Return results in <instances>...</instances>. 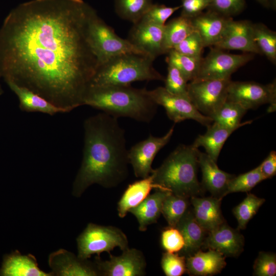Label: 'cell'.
<instances>
[{
    "instance_id": "obj_17",
    "label": "cell",
    "mask_w": 276,
    "mask_h": 276,
    "mask_svg": "<svg viewBox=\"0 0 276 276\" xmlns=\"http://www.w3.org/2000/svg\"><path fill=\"white\" fill-rule=\"evenodd\" d=\"M244 243L239 229L232 228L225 221L208 233L202 247L216 250L225 257H237L243 251Z\"/></svg>"
},
{
    "instance_id": "obj_37",
    "label": "cell",
    "mask_w": 276,
    "mask_h": 276,
    "mask_svg": "<svg viewBox=\"0 0 276 276\" xmlns=\"http://www.w3.org/2000/svg\"><path fill=\"white\" fill-rule=\"evenodd\" d=\"M186 258L178 253L166 252L162 255L161 266L167 276H181L186 272Z\"/></svg>"
},
{
    "instance_id": "obj_34",
    "label": "cell",
    "mask_w": 276,
    "mask_h": 276,
    "mask_svg": "<svg viewBox=\"0 0 276 276\" xmlns=\"http://www.w3.org/2000/svg\"><path fill=\"white\" fill-rule=\"evenodd\" d=\"M265 199L247 193L246 197L233 209V213L238 222V229H244L251 218L256 214Z\"/></svg>"
},
{
    "instance_id": "obj_12",
    "label": "cell",
    "mask_w": 276,
    "mask_h": 276,
    "mask_svg": "<svg viewBox=\"0 0 276 276\" xmlns=\"http://www.w3.org/2000/svg\"><path fill=\"white\" fill-rule=\"evenodd\" d=\"M174 128L173 126L161 137L150 134L146 139L135 144L128 150L129 163L132 166L135 177L144 178L152 173L153 160L159 150L170 141Z\"/></svg>"
},
{
    "instance_id": "obj_35",
    "label": "cell",
    "mask_w": 276,
    "mask_h": 276,
    "mask_svg": "<svg viewBox=\"0 0 276 276\" xmlns=\"http://www.w3.org/2000/svg\"><path fill=\"white\" fill-rule=\"evenodd\" d=\"M265 179L259 165L246 173L235 175L229 182L226 195L235 192H248Z\"/></svg>"
},
{
    "instance_id": "obj_25",
    "label": "cell",
    "mask_w": 276,
    "mask_h": 276,
    "mask_svg": "<svg viewBox=\"0 0 276 276\" xmlns=\"http://www.w3.org/2000/svg\"><path fill=\"white\" fill-rule=\"evenodd\" d=\"M10 89L19 100V107L26 112H39L53 116L58 113H65L63 108L57 106L45 98L25 87L12 82H6Z\"/></svg>"
},
{
    "instance_id": "obj_31",
    "label": "cell",
    "mask_w": 276,
    "mask_h": 276,
    "mask_svg": "<svg viewBox=\"0 0 276 276\" xmlns=\"http://www.w3.org/2000/svg\"><path fill=\"white\" fill-rule=\"evenodd\" d=\"M153 4V0H114V8L119 17L134 24L141 20Z\"/></svg>"
},
{
    "instance_id": "obj_6",
    "label": "cell",
    "mask_w": 276,
    "mask_h": 276,
    "mask_svg": "<svg viewBox=\"0 0 276 276\" xmlns=\"http://www.w3.org/2000/svg\"><path fill=\"white\" fill-rule=\"evenodd\" d=\"M88 36L89 44L97 58L98 66L110 59L123 54L148 55L128 39L122 38L116 34L98 15L96 10L92 14L89 22Z\"/></svg>"
},
{
    "instance_id": "obj_3",
    "label": "cell",
    "mask_w": 276,
    "mask_h": 276,
    "mask_svg": "<svg viewBox=\"0 0 276 276\" xmlns=\"http://www.w3.org/2000/svg\"><path fill=\"white\" fill-rule=\"evenodd\" d=\"M84 105L101 110L117 118L128 117L145 123L153 119L157 108L146 88H136L130 85L90 87Z\"/></svg>"
},
{
    "instance_id": "obj_19",
    "label": "cell",
    "mask_w": 276,
    "mask_h": 276,
    "mask_svg": "<svg viewBox=\"0 0 276 276\" xmlns=\"http://www.w3.org/2000/svg\"><path fill=\"white\" fill-rule=\"evenodd\" d=\"M198 165L202 172L201 185L212 196L222 199L226 196L227 187L235 175L220 170L217 163L206 153L199 152Z\"/></svg>"
},
{
    "instance_id": "obj_23",
    "label": "cell",
    "mask_w": 276,
    "mask_h": 276,
    "mask_svg": "<svg viewBox=\"0 0 276 276\" xmlns=\"http://www.w3.org/2000/svg\"><path fill=\"white\" fill-rule=\"evenodd\" d=\"M171 193L167 190L155 189L154 193L149 194L139 205L129 210L128 212L136 218L140 231H146L149 225L157 222L162 214L163 201Z\"/></svg>"
},
{
    "instance_id": "obj_42",
    "label": "cell",
    "mask_w": 276,
    "mask_h": 276,
    "mask_svg": "<svg viewBox=\"0 0 276 276\" xmlns=\"http://www.w3.org/2000/svg\"><path fill=\"white\" fill-rule=\"evenodd\" d=\"M204 48L201 37L196 31H194L173 49L189 56L201 58Z\"/></svg>"
},
{
    "instance_id": "obj_38",
    "label": "cell",
    "mask_w": 276,
    "mask_h": 276,
    "mask_svg": "<svg viewBox=\"0 0 276 276\" xmlns=\"http://www.w3.org/2000/svg\"><path fill=\"white\" fill-rule=\"evenodd\" d=\"M160 244L166 252L178 253L185 246L183 237L176 227L169 226L161 233Z\"/></svg>"
},
{
    "instance_id": "obj_8",
    "label": "cell",
    "mask_w": 276,
    "mask_h": 276,
    "mask_svg": "<svg viewBox=\"0 0 276 276\" xmlns=\"http://www.w3.org/2000/svg\"><path fill=\"white\" fill-rule=\"evenodd\" d=\"M231 81L196 79L189 82V98L201 114L211 118L226 100Z\"/></svg>"
},
{
    "instance_id": "obj_4",
    "label": "cell",
    "mask_w": 276,
    "mask_h": 276,
    "mask_svg": "<svg viewBox=\"0 0 276 276\" xmlns=\"http://www.w3.org/2000/svg\"><path fill=\"white\" fill-rule=\"evenodd\" d=\"M198 148L192 145L178 146L151 174L153 183L172 194L190 198L204 190L198 179Z\"/></svg>"
},
{
    "instance_id": "obj_41",
    "label": "cell",
    "mask_w": 276,
    "mask_h": 276,
    "mask_svg": "<svg viewBox=\"0 0 276 276\" xmlns=\"http://www.w3.org/2000/svg\"><path fill=\"white\" fill-rule=\"evenodd\" d=\"M254 275L274 276L276 274V255L275 253L260 251L255 261Z\"/></svg>"
},
{
    "instance_id": "obj_45",
    "label": "cell",
    "mask_w": 276,
    "mask_h": 276,
    "mask_svg": "<svg viewBox=\"0 0 276 276\" xmlns=\"http://www.w3.org/2000/svg\"><path fill=\"white\" fill-rule=\"evenodd\" d=\"M262 6L273 10L276 8V0H256Z\"/></svg>"
},
{
    "instance_id": "obj_26",
    "label": "cell",
    "mask_w": 276,
    "mask_h": 276,
    "mask_svg": "<svg viewBox=\"0 0 276 276\" xmlns=\"http://www.w3.org/2000/svg\"><path fill=\"white\" fill-rule=\"evenodd\" d=\"M153 189H161L153 183L151 174L129 185L118 202L119 216L122 218L125 217L129 210L142 202Z\"/></svg>"
},
{
    "instance_id": "obj_15",
    "label": "cell",
    "mask_w": 276,
    "mask_h": 276,
    "mask_svg": "<svg viewBox=\"0 0 276 276\" xmlns=\"http://www.w3.org/2000/svg\"><path fill=\"white\" fill-rule=\"evenodd\" d=\"M164 26L140 20L131 29L128 39L154 60L165 54Z\"/></svg>"
},
{
    "instance_id": "obj_9",
    "label": "cell",
    "mask_w": 276,
    "mask_h": 276,
    "mask_svg": "<svg viewBox=\"0 0 276 276\" xmlns=\"http://www.w3.org/2000/svg\"><path fill=\"white\" fill-rule=\"evenodd\" d=\"M227 100L238 103L247 110L268 103L269 111H273L276 107V81L263 84L254 81H231Z\"/></svg>"
},
{
    "instance_id": "obj_43",
    "label": "cell",
    "mask_w": 276,
    "mask_h": 276,
    "mask_svg": "<svg viewBox=\"0 0 276 276\" xmlns=\"http://www.w3.org/2000/svg\"><path fill=\"white\" fill-rule=\"evenodd\" d=\"M180 15L193 18L208 8L210 0H181Z\"/></svg>"
},
{
    "instance_id": "obj_22",
    "label": "cell",
    "mask_w": 276,
    "mask_h": 276,
    "mask_svg": "<svg viewBox=\"0 0 276 276\" xmlns=\"http://www.w3.org/2000/svg\"><path fill=\"white\" fill-rule=\"evenodd\" d=\"M1 276H53L52 272L40 269L35 257L29 254L22 255L15 250L5 255L0 269Z\"/></svg>"
},
{
    "instance_id": "obj_46",
    "label": "cell",
    "mask_w": 276,
    "mask_h": 276,
    "mask_svg": "<svg viewBox=\"0 0 276 276\" xmlns=\"http://www.w3.org/2000/svg\"><path fill=\"white\" fill-rule=\"evenodd\" d=\"M0 78H1V77H0ZM3 93H4V90H3V89L2 85H1V82H0V96H1V95H2Z\"/></svg>"
},
{
    "instance_id": "obj_18",
    "label": "cell",
    "mask_w": 276,
    "mask_h": 276,
    "mask_svg": "<svg viewBox=\"0 0 276 276\" xmlns=\"http://www.w3.org/2000/svg\"><path fill=\"white\" fill-rule=\"evenodd\" d=\"M233 17L207 9L192 18L194 30L201 37L204 48L214 47L222 38Z\"/></svg>"
},
{
    "instance_id": "obj_13",
    "label": "cell",
    "mask_w": 276,
    "mask_h": 276,
    "mask_svg": "<svg viewBox=\"0 0 276 276\" xmlns=\"http://www.w3.org/2000/svg\"><path fill=\"white\" fill-rule=\"evenodd\" d=\"M120 256L109 255V260L95 258L101 275L142 276L146 274V261L143 252L135 248H127Z\"/></svg>"
},
{
    "instance_id": "obj_21",
    "label": "cell",
    "mask_w": 276,
    "mask_h": 276,
    "mask_svg": "<svg viewBox=\"0 0 276 276\" xmlns=\"http://www.w3.org/2000/svg\"><path fill=\"white\" fill-rule=\"evenodd\" d=\"M186 272L193 276H210L218 274L225 267V257L220 252L209 249L199 250L186 258Z\"/></svg>"
},
{
    "instance_id": "obj_14",
    "label": "cell",
    "mask_w": 276,
    "mask_h": 276,
    "mask_svg": "<svg viewBox=\"0 0 276 276\" xmlns=\"http://www.w3.org/2000/svg\"><path fill=\"white\" fill-rule=\"evenodd\" d=\"M48 263L54 275H101L95 262L81 259L64 249L52 252L49 255Z\"/></svg>"
},
{
    "instance_id": "obj_40",
    "label": "cell",
    "mask_w": 276,
    "mask_h": 276,
    "mask_svg": "<svg viewBox=\"0 0 276 276\" xmlns=\"http://www.w3.org/2000/svg\"><path fill=\"white\" fill-rule=\"evenodd\" d=\"M245 7V0H210L207 9L233 17L241 13Z\"/></svg>"
},
{
    "instance_id": "obj_2",
    "label": "cell",
    "mask_w": 276,
    "mask_h": 276,
    "mask_svg": "<svg viewBox=\"0 0 276 276\" xmlns=\"http://www.w3.org/2000/svg\"><path fill=\"white\" fill-rule=\"evenodd\" d=\"M83 127L82 160L72 191L77 197L94 184L119 185L126 178L129 164L125 131L118 118L103 112L87 118Z\"/></svg>"
},
{
    "instance_id": "obj_28",
    "label": "cell",
    "mask_w": 276,
    "mask_h": 276,
    "mask_svg": "<svg viewBox=\"0 0 276 276\" xmlns=\"http://www.w3.org/2000/svg\"><path fill=\"white\" fill-rule=\"evenodd\" d=\"M192 19L180 15L164 25V48L165 54L194 31Z\"/></svg>"
},
{
    "instance_id": "obj_11",
    "label": "cell",
    "mask_w": 276,
    "mask_h": 276,
    "mask_svg": "<svg viewBox=\"0 0 276 276\" xmlns=\"http://www.w3.org/2000/svg\"><path fill=\"white\" fill-rule=\"evenodd\" d=\"M147 93L157 105L164 107L168 118L174 123L191 119L206 127L212 124L213 120L201 114L189 98L169 93L164 87H158Z\"/></svg>"
},
{
    "instance_id": "obj_30",
    "label": "cell",
    "mask_w": 276,
    "mask_h": 276,
    "mask_svg": "<svg viewBox=\"0 0 276 276\" xmlns=\"http://www.w3.org/2000/svg\"><path fill=\"white\" fill-rule=\"evenodd\" d=\"M255 42L261 55L276 63V32L262 22L253 23Z\"/></svg>"
},
{
    "instance_id": "obj_33",
    "label": "cell",
    "mask_w": 276,
    "mask_h": 276,
    "mask_svg": "<svg viewBox=\"0 0 276 276\" xmlns=\"http://www.w3.org/2000/svg\"><path fill=\"white\" fill-rule=\"evenodd\" d=\"M190 198L177 196L172 193L165 198L162 208V214L168 226L176 227L177 224L189 210Z\"/></svg>"
},
{
    "instance_id": "obj_24",
    "label": "cell",
    "mask_w": 276,
    "mask_h": 276,
    "mask_svg": "<svg viewBox=\"0 0 276 276\" xmlns=\"http://www.w3.org/2000/svg\"><path fill=\"white\" fill-rule=\"evenodd\" d=\"M176 227L181 233L185 246L178 252L186 258L192 255L202 247L208 232L196 220L192 210H188Z\"/></svg>"
},
{
    "instance_id": "obj_32",
    "label": "cell",
    "mask_w": 276,
    "mask_h": 276,
    "mask_svg": "<svg viewBox=\"0 0 276 276\" xmlns=\"http://www.w3.org/2000/svg\"><path fill=\"white\" fill-rule=\"evenodd\" d=\"M167 54L166 61L168 64L178 68L189 82L197 79L202 57L189 56L174 49L170 50Z\"/></svg>"
},
{
    "instance_id": "obj_44",
    "label": "cell",
    "mask_w": 276,
    "mask_h": 276,
    "mask_svg": "<svg viewBox=\"0 0 276 276\" xmlns=\"http://www.w3.org/2000/svg\"><path fill=\"white\" fill-rule=\"evenodd\" d=\"M262 174L265 179L271 178L276 174V152L271 151L260 165Z\"/></svg>"
},
{
    "instance_id": "obj_27",
    "label": "cell",
    "mask_w": 276,
    "mask_h": 276,
    "mask_svg": "<svg viewBox=\"0 0 276 276\" xmlns=\"http://www.w3.org/2000/svg\"><path fill=\"white\" fill-rule=\"evenodd\" d=\"M236 129L223 127L215 122L207 127L206 132L199 135L193 144L194 147H203L206 153L217 163L220 152L229 136Z\"/></svg>"
},
{
    "instance_id": "obj_39",
    "label": "cell",
    "mask_w": 276,
    "mask_h": 276,
    "mask_svg": "<svg viewBox=\"0 0 276 276\" xmlns=\"http://www.w3.org/2000/svg\"><path fill=\"white\" fill-rule=\"evenodd\" d=\"M180 8V5L168 7L164 4L153 3L141 20L164 26L167 20Z\"/></svg>"
},
{
    "instance_id": "obj_7",
    "label": "cell",
    "mask_w": 276,
    "mask_h": 276,
    "mask_svg": "<svg viewBox=\"0 0 276 276\" xmlns=\"http://www.w3.org/2000/svg\"><path fill=\"white\" fill-rule=\"evenodd\" d=\"M78 257L88 259L93 255L100 257L103 252L110 255L111 251L118 247L122 250L128 248V241L125 234L113 226H103L89 223L77 239Z\"/></svg>"
},
{
    "instance_id": "obj_5",
    "label": "cell",
    "mask_w": 276,
    "mask_h": 276,
    "mask_svg": "<svg viewBox=\"0 0 276 276\" xmlns=\"http://www.w3.org/2000/svg\"><path fill=\"white\" fill-rule=\"evenodd\" d=\"M153 58L146 55L126 53L113 57L97 67L90 87L130 85L135 81H165L153 66Z\"/></svg>"
},
{
    "instance_id": "obj_20",
    "label": "cell",
    "mask_w": 276,
    "mask_h": 276,
    "mask_svg": "<svg viewBox=\"0 0 276 276\" xmlns=\"http://www.w3.org/2000/svg\"><path fill=\"white\" fill-rule=\"evenodd\" d=\"M221 200L212 196H193L190 198L196 220L208 233L225 221L221 210Z\"/></svg>"
},
{
    "instance_id": "obj_10",
    "label": "cell",
    "mask_w": 276,
    "mask_h": 276,
    "mask_svg": "<svg viewBox=\"0 0 276 276\" xmlns=\"http://www.w3.org/2000/svg\"><path fill=\"white\" fill-rule=\"evenodd\" d=\"M254 55V54L249 53L233 54L214 47L211 48L206 56L202 58L196 79H231L232 74L251 60Z\"/></svg>"
},
{
    "instance_id": "obj_29",
    "label": "cell",
    "mask_w": 276,
    "mask_h": 276,
    "mask_svg": "<svg viewBox=\"0 0 276 276\" xmlns=\"http://www.w3.org/2000/svg\"><path fill=\"white\" fill-rule=\"evenodd\" d=\"M246 111V109L238 103L226 99L211 118L213 122L223 127L237 129L252 122V121H248L241 123V119Z\"/></svg>"
},
{
    "instance_id": "obj_36",
    "label": "cell",
    "mask_w": 276,
    "mask_h": 276,
    "mask_svg": "<svg viewBox=\"0 0 276 276\" xmlns=\"http://www.w3.org/2000/svg\"><path fill=\"white\" fill-rule=\"evenodd\" d=\"M167 70V75L164 81V87L171 94L189 98V81L185 76L178 68L170 64H168Z\"/></svg>"
},
{
    "instance_id": "obj_1",
    "label": "cell",
    "mask_w": 276,
    "mask_h": 276,
    "mask_svg": "<svg viewBox=\"0 0 276 276\" xmlns=\"http://www.w3.org/2000/svg\"><path fill=\"white\" fill-rule=\"evenodd\" d=\"M96 11L83 0H31L0 28V77L67 112L84 105L98 66L88 40Z\"/></svg>"
},
{
    "instance_id": "obj_16",
    "label": "cell",
    "mask_w": 276,
    "mask_h": 276,
    "mask_svg": "<svg viewBox=\"0 0 276 276\" xmlns=\"http://www.w3.org/2000/svg\"><path fill=\"white\" fill-rule=\"evenodd\" d=\"M253 23L248 20L232 19L218 42L214 47L221 50H237L261 55L253 35Z\"/></svg>"
}]
</instances>
